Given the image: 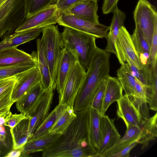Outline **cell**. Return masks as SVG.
I'll return each instance as SVG.
<instances>
[{
	"label": "cell",
	"instance_id": "9a60e30c",
	"mask_svg": "<svg viewBox=\"0 0 157 157\" xmlns=\"http://www.w3.org/2000/svg\"><path fill=\"white\" fill-rule=\"evenodd\" d=\"M54 90L52 86L46 90L41 100L33 114L31 117H30L29 134L30 139L36 130L49 114L52 102Z\"/></svg>",
	"mask_w": 157,
	"mask_h": 157
},
{
	"label": "cell",
	"instance_id": "3957f363",
	"mask_svg": "<svg viewBox=\"0 0 157 157\" xmlns=\"http://www.w3.org/2000/svg\"><path fill=\"white\" fill-rule=\"evenodd\" d=\"M64 48L86 71L97 48L95 36L67 27L61 33Z\"/></svg>",
	"mask_w": 157,
	"mask_h": 157
},
{
	"label": "cell",
	"instance_id": "e575fe53",
	"mask_svg": "<svg viewBox=\"0 0 157 157\" xmlns=\"http://www.w3.org/2000/svg\"><path fill=\"white\" fill-rule=\"evenodd\" d=\"M56 0H26L27 18L55 4Z\"/></svg>",
	"mask_w": 157,
	"mask_h": 157
},
{
	"label": "cell",
	"instance_id": "44dd1931",
	"mask_svg": "<svg viewBox=\"0 0 157 157\" xmlns=\"http://www.w3.org/2000/svg\"><path fill=\"white\" fill-rule=\"evenodd\" d=\"M8 48L0 51V67L13 65L34 60L31 55L17 48Z\"/></svg>",
	"mask_w": 157,
	"mask_h": 157
},
{
	"label": "cell",
	"instance_id": "ac0fdd59",
	"mask_svg": "<svg viewBox=\"0 0 157 157\" xmlns=\"http://www.w3.org/2000/svg\"><path fill=\"white\" fill-rule=\"evenodd\" d=\"M98 2L88 0L78 3L63 12L92 22H99Z\"/></svg>",
	"mask_w": 157,
	"mask_h": 157
},
{
	"label": "cell",
	"instance_id": "4fadbf2b",
	"mask_svg": "<svg viewBox=\"0 0 157 157\" xmlns=\"http://www.w3.org/2000/svg\"><path fill=\"white\" fill-rule=\"evenodd\" d=\"M115 118H110L108 116L101 115L100 125L101 140L98 152L104 155V153L113 146L121 138L114 124Z\"/></svg>",
	"mask_w": 157,
	"mask_h": 157
},
{
	"label": "cell",
	"instance_id": "9c48e42d",
	"mask_svg": "<svg viewBox=\"0 0 157 157\" xmlns=\"http://www.w3.org/2000/svg\"><path fill=\"white\" fill-rule=\"evenodd\" d=\"M86 75V71L77 61L68 78L62 98L59 103L73 108L74 101Z\"/></svg>",
	"mask_w": 157,
	"mask_h": 157
},
{
	"label": "cell",
	"instance_id": "f546056e",
	"mask_svg": "<svg viewBox=\"0 0 157 157\" xmlns=\"http://www.w3.org/2000/svg\"><path fill=\"white\" fill-rule=\"evenodd\" d=\"M89 128L92 144L98 151L100 147L101 133L100 125L101 114L94 109L90 107Z\"/></svg>",
	"mask_w": 157,
	"mask_h": 157
},
{
	"label": "cell",
	"instance_id": "8d00e7d4",
	"mask_svg": "<svg viewBox=\"0 0 157 157\" xmlns=\"http://www.w3.org/2000/svg\"><path fill=\"white\" fill-rule=\"evenodd\" d=\"M127 96L139 112L143 120L149 118V112L146 100L132 95Z\"/></svg>",
	"mask_w": 157,
	"mask_h": 157
},
{
	"label": "cell",
	"instance_id": "30bf717a",
	"mask_svg": "<svg viewBox=\"0 0 157 157\" xmlns=\"http://www.w3.org/2000/svg\"><path fill=\"white\" fill-rule=\"evenodd\" d=\"M60 13L56 4H54L28 18L14 32L55 25L57 22Z\"/></svg>",
	"mask_w": 157,
	"mask_h": 157
},
{
	"label": "cell",
	"instance_id": "d6986e66",
	"mask_svg": "<svg viewBox=\"0 0 157 157\" xmlns=\"http://www.w3.org/2000/svg\"><path fill=\"white\" fill-rule=\"evenodd\" d=\"M36 51H33L31 54L35 60L36 66L39 69L41 76L40 82L42 86L46 90L50 86H53V84L41 39H37L36 40Z\"/></svg>",
	"mask_w": 157,
	"mask_h": 157
},
{
	"label": "cell",
	"instance_id": "2e32d148",
	"mask_svg": "<svg viewBox=\"0 0 157 157\" xmlns=\"http://www.w3.org/2000/svg\"><path fill=\"white\" fill-rule=\"evenodd\" d=\"M117 101V116L123 120L127 128L132 125L140 126L145 120H143L127 95H123Z\"/></svg>",
	"mask_w": 157,
	"mask_h": 157
},
{
	"label": "cell",
	"instance_id": "836d02e7",
	"mask_svg": "<svg viewBox=\"0 0 157 157\" xmlns=\"http://www.w3.org/2000/svg\"><path fill=\"white\" fill-rule=\"evenodd\" d=\"M36 66L35 60L8 66L0 67V81L16 76Z\"/></svg>",
	"mask_w": 157,
	"mask_h": 157
},
{
	"label": "cell",
	"instance_id": "bcb514c9",
	"mask_svg": "<svg viewBox=\"0 0 157 157\" xmlns=\"http://www.w3.org/2000/svg\"><path fill=\"white\" fill-rule=\"evenodd\" d=\"M7 115L0 116V125H4L6 121L5 117Z\"/></svg>",
	"mask_w": 157,
	"mask_h": 157
},
{
	"label": "cell",
	"instance_id": "74e56055",
	"mask_svg": "<svg viewBox=\"0 0 157 157\" xmlns=\"http://www.w3.org/2000/svg\"><path fill=\"white\" fill-rule=\"evenodd\" d=\"M157 24L155 25L154 28L147 64L152 67H155L157 65Z\"/></svg>",
	"mask_w": 157,
	"mask_h": 157
},
{
	"label": "cell",
	"instance_id": "c3c4849f",
	"mask_svg": "<svg viewBox=\"0 0 157 157\" xmlns=\"http://www.w3.org/2000/svg\"><path fill=\"white\" fill-rule=\"evenodd\" d=\"M4 0H0V5L2 3Z\"/></svg>",
	"mask_w": 157,
	"mask_h": 157
},
{
	"label": "cell",
	"instance_id": "603a6c76",
	"mask_svg": "<svg viewBox=\"0 0 157 157\" xmlns=\"http://www.w3.org/2000/svg\"><path fill=\"white\" fill-rule=\"evenodd\" d=\"M122 87L118 80L109 75L107 79L103 107L102 113L105 115L109 106L122 96Z\"/></svg>",
	"mask_w": 157,
	"mask_h": 157
},
{
	"label": "cell",
	"instance_id": "7402d4cb",
	"mask_svg": "<svg viewBox=\"0 0 157 157\" xmlns=\"http://www.w3.org/2000/svg\"><path fill=\"white\" fill-rule=\"evenodd\" d=\"M30 120V117H27L14 127L10 128L13 150H20L30 139L29 134Z\"/></svg>",
	"mask_w": 157,
	"mask_h": 157
},
{
	"label": "cell",
	"instance_id": "f1b7e54d",
	"mask_svg": "<svg viewBox=\"0 0 157 157\" xmlns=\"http://www.w3.org/2000/svg\"><path fill=\"white\" fill-rule=\"evenodd\" d=\"M131 38L135 50L143 65L147 64L149 58L150 46L139 32L136 29Z\"/></svg>",
	"mask_w": 157,
	"mask_h": 157
},
{
	"label": "cell",
	"instance_id": "ee69618b",
	"mask_svg": "<svg viewBox=\"0 0 157 157\" xmlns=\"http://www.w3.org/2000/svg\"><path fill=\"white\" fill-rule=\"evenodd\" d=\"M21 152L19 150H13L5 156L6 157H18L21 156Z\"/></svg>",
	"mask_w": 157,
	"mask_h": 157
},
{
	"label": "cell",
	"instance_id": "ab89813d",
	"mask_svg": "<svg viewBox=\"0 0 157 157\" xmlns=\"http://www.w3.org/2000/svg\"><path fill=\"white\" fill-rule=\"evenodd\" d=\"M99 0H56V3L60 12H63L74 6L84 1Z\"/></svg>",
	"mask_w": 157,
	"mask_h": 157
},
{
	"label": "cell",
	"instance_id": "b9f144b4",
	"mask_svg": "<svg viewBox=\"0 0 157 157\" xmlns=\"http://www.w3.org/2000/svg\"><path fill=\"white\" fill-rule=\"evenodd\" d=\"M119 0H103L101 8L103 13L105 14L112 13L115 8L117 6Z\"/></svg>",
	"mask_w": 157,
	"mask_h": 157
},
{
	"label": "cell",
	"instance_id": "ffe728a7",
	"mask_svg": "<svg viewBox=\"0 0 157 157\" xmlns=\"http://www.w3.org/2000/svg\"><path fill=\"white\" fill-rule=\"evenodd\" d=\"M112 13L113 14V17L109 26V32L106 37L107 44L104 50L108 52L116 55L115 42L119 29L124 26L126 15L118 6L114 9Z\"/></svg>",
	"mask_w": 157,
	"mask_h": 157
},
{
	"label": "cell",
	"instance_id": "7c38bea8",
	"mask_svg": "<svg viewBox=\"0 0 157 157\" xmlns=\"http://www.w3.org/2000/svg\"><path fill=\"white\" fill-rule=\"evenodd\" d=\"M45 90L40 82L36 84L15 102L18 111L27 117H31L41 100Z\"/></svg>",
	"mask_w": 157,
	"mask_h": 157
},
{
	"label": "cell",
	"instance_id": "d590c367",
	"mask_svg": "<svg viewBox=\"0 0 157 157\" xmlns=\"http://www.w3.org/2000/svg\"><path fill=\"white\" fill-rule=\"evenodd\" d=\"M107 78L104 80L98 86L90 106V107L101 115H103V107Z\"/></svg>",
	"mask_w": 157,
	"mask_h": 157
},
{
	"label": "cell",
	"instance_id": "7bdbcfd3",
	"mask_svg": "<svg viewBox=\"0 0 157 157\" xmlns=\"http://www.w3.org/2000/svg\"><path fill=\"white\" fill-rule=\"evenodd\" d=\"M138 144H139V143L138 140H137L124 148L120 151L110 155L109 157H129L131 151Z\"/></svg>",
	"mask_w": 157,
	"mask_h": 157
},
{
	"label": "cell",
	"instance_id": "83f0119b",
	"mask_svg": "<svg viewBox=\"0 0 157 157\" xmlns=\"http://www.w3.org/2000/svg\"><path fill=\"white\" fill-rule=\"evenodd\" d=\"M17 78V75L0 81V111L10 109L15 102L12 100L11 96Z\"/></svg>",
	"mask_w": 157,
	"mask_h": 157
},
{
	"label": "cell",
	"instance_id": "f35d334b",
	"mask_svg": "<svg viewBox=\"0 0 157 157\" xmlns=\"http://www.w3.org/2000/svg\"><path fill=\"white\" fill-rule=\"evenodd\" d=\"M27 116L20 113L13 114L10 111L5 117L6 121L4 125L13 128Z\"/></svg>",
	"mask_w": 157,
	"mask_h": 157
},
{
	"label": "cell",
	"instance_id": "5b68a950",
	"mask_svg": "<svg viewBox=\"0 0 157 157\" xmlns=\"http://www.w3.org/2000/svg\"><path fill=\"white\" fill-rule=\"evenodd\" d=\"M26 4V0H4L0 5V37L9 35L25 22Z\"/></svg>",
	"mask_w": 157,
	"mask_h": 157
},
{
	"label": "cell",
	"instance_id": "f6af8a7d",
	"mask_svg": "<svg viewBox=\"0 0 157 157\" xmlns=\"http://www.w3.org/2000/svg\"><path fill=\"white\" fill-rule=\"evenodd\" d=\"M10 108H6L0 111V116L7 115L10 111Z\"/></svg>",
	"mask_w": 157,
	"mask_h": 157
},
{
	"label": "cell",
	"instance_id": "1f68e13d",
	"mask_svg": "<svg viewBox=\"0 0 157 157\" xmlns=\"http://www.w3.org/2000/svg\"><path fill=\"white\" fill-rule=\"evenodd\" d=\"M117 79L125 94L134 95L136 84V78L131 73L125 63L121 65L117 71Z\"/></svg>",
	"mask_w": 157,
	"mask_h": 157
},
{
	"label": "cell",
	"instance_id": "52a82bcc",
	"mask_svg": "<svg viewBox=\"0 0 157 157\" xmlns=\"http://www.w3.org/2000/svg\"><path fill=\"white\" fill-rule=\"evenodd\" d=\"M57 23L64 27L91 35L97 38H106L109 29V26L100 23L92 22L64 13H60Z\"/></svg>",
	"mask_w": 157,
	"mask_h": 157
},
{
	"label": "cell",
	"instance_id": "d4e9b609",
	"mask_svg": "<svg viewBox=\"0 0 157 157\" xmlns=\"http://www.w3.org/2000/svg\"><path fill=\"white\" fill-rule=\"evenodd\" d=\"M141 131L140 126L132 125L127 128L126 132L122 137L104 153L105 157H109L110 155L117 152L137 140Z\"/></svg>",
	"mask_w": 157,
	"mask_h": 157
},
{
	"label": "cell",
	"instance_id": "4dcf8cb0",
	"mask_svg": "<svg viewBox=\"0 0 157 157\" xmlns=\"http://www.w3.org/2000/svg\"><path fill=\"white\" fill-rule=\"evenodd\" d=\"M76 117L73 108L67 107L57 121L50 129L49 134H63Z\"/></svg>",
	"mask_w": 157,
	"mask_h": 157
},
{
	"label": "cell",
	"instance_id": "277c9868",
	"mask_svg": "<svg viewBox=\"0 0 157 157\" xmlns=\"http://www.w3.org/2000/svg\"><path fill=\"white\" fill-rule=\"evenodd\" d=\"M42 33L40 39L53 86L55 89L58 67L64 46L61 33L57 26L51 24L45 26Z\"/></svg>",
	"mask_w": 157,
	"mask_h": 157
},
{
	"label": "cell",
	"instance_id": "6da1fadb",
	"mask_svg": "<svg viewBox=\"0 0 157 157\" xmlns=\"http://www.w3.org/2000/svg\"><path fill=\"white\" fill-rule=\"evenodd\" d=\"M76 117L66 131L42 151L43 157H104L93 145L89 109L75 112Z\"/></svg>",
	"mask_w": 157,
	"mask_h": 157
},
{
	"label": "cell",
	"instance_id": "60d3db41",
	"mask_svg": "<svg viewBox=\"0 0 157 157\" xmlns=\"http://www.w3.org/2000/svg\"><path fill=\"white\" fill-rule=\"evenodd\" d=\"M148 86L136 78V84L133 96L145 100L146 92Z\"/></svg>",
	"mask_w": 157,
	"mask_h": 157
},
{
	"label": "cell",
	"instance_id": "4316f807",
	"mask_svg": "<svg viewBox=\"0 0 157 157\" xmlns=\"http://www.w3.org/2000/svg\"><path fill=\"white\" fill-rule=\"evenodd\" d=\"M59 134H49L35 139H29L21 149V154H29L43 151L51 144L60 135Z\"/></svg>",
	"mask_w": 157,
	"mask_h": 157
},
{
	"label": "cell",
	"instance_id": "cb8c5ba5",
	"mask_svg": "<svg viewBox=\"0 0 157 157\" xmlns=\"http://www.w3.org/2000/svg\"><path fill=\"white\" fill-rule=\"evenodd\" d=\"M67 107L65 104L59 103L35 132L30 139H35L49 134L50 129L53 125Z\"/></svg>",
	"mask_w": 157,
	"mask_h": 157
},
{
	"label": "cell",
	"instance_id": "8fae6325",
	"mask_svg": "<svg viewBox=\"0 0 157 157\" xmlns=\"http://www.w3.org/2000/svg\"><path fill=\"white\" fill-rule=\"evenodd\" d=\"M40 81L41 76L37 66L18 75L13 89L12 100L15 102Z\"/></svg>",
	"mask_w": 157,
	"mask_h": 157
},
{
	"label": "cell",
	"instance_id": "7dc6e473",
	"mask_svg": "<svg viewBox=\"0 0 157 157\" xmlns=\"http://www.w3.org/2000/svg\"><path fill=\"white\" fill-rule=\"evenodd\" d=\"M2 144L4 145H6V144H4V143L2 141V140L1 138H0V155L1 152V147Z\"/></svg>",
	"mask_w": 157,
	"mask_h": 157
},
{
	"label": "cell",
	"instance_id": "ba28073f",
	"mask_svg": "<svg viewBox=\"0 0 157 157\" xmlns=\"http://www.w3.org/2000/svg\"><path fill=\"white\" fill-rule=\"evenodd\" d=\"M115 48L116 55L121 65L130 60L138 69L142 68L143 65L135 50L131 35L124 26L119 30L115 43Z\"/></svg>",
	"mask_w": 157,
	"mask_h": 157
},
{
	"label": "cell",
	"instance_id": "484cf974",
	"mask_svg": "<svg viewBox=\"0 0 157 157\" xmlns=\"http://www.w3.org/2000/svg\"><path fill=\"white\" fill-rule=\"evenodd\" d=\"M157 113L152 117L144 121L140 126L141 131L137 140L144 149L148 145L149 142L154 140L157 136Z\"/></svg>",
	"mask_w": 157,
	"mask_h": 157
},
{
	"label": "cell",
	"instance_id": "d6a6232c",
	"mask_svg": "<svg viewBox=\"0 0 157 157\" xmlns=\"http://www.w3.org/2000/svg\"><path fill=\"white\" fill-rule=\"evenodd\" d=\"M126 64L131 74L141 82L148 86H151L153 81V69L148 64L143 65L141 69L137 68L130 60L127 61Z\"/></svg>",
	"mask_w": 157,
	"mask_h": 157
},
{
	"label": "cell",
	"instance_id": "8992f818",
	"mask_svg": "<svg viewBox=\"0 0 157 157\" xmlns=\"http://www.w3.org/2000/svg\"><path fill=\"white\" fill-rule=\"evenodd\" d=\"M133 14L135 29L151 47L155 27L157 24L155 7L147 0H139Z\"/></svg>",
	"mask_w": 157,
	"mask_h": 157
},
{
	"label": "cell",
	"instance_id": "e0dca14e",
	"mask_svg": "<svg viewBox=\"0 0 157 157\" xmlns=\"http://www.w3.org/2000/svg\"><path fill=\"white\" fill-rule=\"evenodd\" d=\"M44 27H40L15 32L5 36L0 42V51L8 48L17 47L36 38L42 32Z\"/></svg>",
	"mask_w": 157,
	"mask_h": 157
},
{
	"label": "cell",
	"instance_id": "7a4b0ae2",
	"mask_svg": "<svg viewBox=\"0 0 157 157\" xmlns=\"http://www.w3.org/2000/svg\"><path fill=\"white\" fill-rule=\"evenodd\" d=\"M110 53L97 47L75 98V112L88 109L101 82L109 75Z\"/></svg>",
	"mask_w": 157,
	"mask_h": 157
},
{
	"label": "cell",
	"instance_id": "5bb4252c",
	"mask_svg": "<svg viewBox=\"0 0 157 157\" xmlns=\"http://www.w3.org/2000/svg\"><path fill=\"white\" fill-rule=\"evenodd\" d=\"M77 61L74 56L64 48L58 65L56 80L59 102L62 98L67 80Z\"/></svg>",
	"mask_w": 157,
	"mask_h": 157
}]
</instances>
